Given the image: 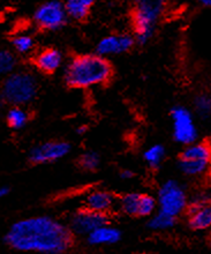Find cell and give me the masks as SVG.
<instances>
[{
  "mask_svg": "<svg viewBox=\"0 0 211 254\" xmlns=\"http://www.w3.org/2000/svg\"><path fill=\"white\" fill-rule=\"evenodd\" d=\"M6 121L12 129H22L29 122V115L22 107H13L7 112Z\"/></svg>",
  "mask_w": 211,
  "mask_h": 254,
  "instance_id": "19",
  "label": "cell"
},
{
  "mask_svg": "<svg viewBox=\"0 0 211 254\" xmlns=\"http://www.w3.org/2000/svg\"><path fill=\"white\" fill-rule=\"evenodd\" d=\"M178 218L170 216V215L161 213L157 210L154 215H151L148 221L147 227L151 231H167L173 229L177 225Z\"/></svg>",
  "mask_w": 211,
  "mask_h": 254,
  "instance_id": "17",
  "label": "cell"
},
{
  "mask_svg": "<svg viewBox=\"0 0 211 254\" xmlns=\"http://www.w3.org/2000/svg\"><path fill=\"white\" fill-rule=\"evenodd\" d=\"M12 45L17 54L27 55L33 51L35 47V41L29 34H19L13 37Z\"/></svg>",
  "mask_w": 211,
  "mask_h": 254,
  "instance_id": "22",
  "label": "cell"
},
{
  "mask_svg": "<svg viewBox=\"0 0 211 254\" xmlns=\"http://www.w3.org/2000/svg\"><path fill=\"white\" fill-rule=\"evenodd\" d=\"M115 204V197L112 193L104 190H95L87 194L84 200L86 209L96 211V213L107 214Z\"/></svg>",
  "mask_w": 211,
  "mask_h": 254,
  "instance_id": "13",
  "label": "cell"
},
{
  "mask_svg": "<svg viewBox=\"0 0 211 254\" xmlns=\"http://www.w3.org/2000/svg\"><path fill=\"white\" fill-rule=\"evenodd\" d=\"M172 132L175 142L188 146L198 141L199 130L191 110L182 105H175L171 109Z\"/></svg>",
  "mask_w": 211,
  "mask_h": 254,
  "instance_id": "7",
  "label": "cell"
},
{
  "mask_svg": "<svg viewBox=\"0 0 211 254\" xmlns=\"http://www.w3.org/2000/svg\"><path fill=\"white\" fill-rule=\"evenodd\" d=\"M211 160V149L208 142H196L185 146L179 156L178 167L188 177H199L208 171Z\"/></svg>",
  "mask_w": 211,
  "mask_h": 254,
  "instance_id": "6",
  "label": "cell"
},
{
  "mask_svg": "<svg viewBox=\"0 0 211 254\" xmlns=\"http://www.w3.org/2000/svg\"><path fill=\"white\" fill-rule=\"evenodd\" d=\"M135 44V40L132 35L120 34V35H108L102 38L96 47V55L101 57L107 56H117L125 54L131 50Z\"/></svg>",
  "mask_w": 211,
  "mask_h": 254,
  "instance_id": "11",
  "label": "cell"
},
{
  "mask_svg": "<svg viewBox=\"0 0 211 254\" xmlns=\"http://www.w3.org/2000/svg\"><path fill=\"white\" fill-rule=\"evenodd\" d=\"M107 223V214L96 213V211L83 208V209L75 211L70 216L67 227L74 236H83V237H87L90 232H93L97 228Z\"/></svg>",
  "mask_w": 211,
  "mask_h": 254,
  "instance_id": "9",
  "label": "cell"
},
{
  "mask_svg": "<svg viewBox=\"0 0 211 254\" xmlns=\"http://www.w3.org/2000/svg\"><path fill=\"white\" fill-rule=\"evenodd\" d=\"M120 178L122 181H129V179L134 178V172L129 169H124V170L120 171Z\"/></svg>",
  "mask_w": 211,
  "mask_h": 254,
  "instance_id": "26",
  "label": "cell"
},
{
  "mask_svg": "<svg viewBox=\"0 0 211 254\" xmlns=\"http://www.w3.org/2000/svg\"><path fill=\"white\" fill-rule=\"evenodd\" d=\"M95 0H66L64 3L66 14L74 20H84L89 14Z\"/></svg>",
  "mask_w": 211,
  "mask_h": 254,
  "instance_id": "16",
  "label": "cell"
},
{
  "mask_svg": "<svg viewBox=\"0 0 211 254\" xmlns=\"http://www.w3.org/2000/svg\"><path fill=\"white\" fill-rule=\"evenodd\" d=\"M196 115L202 119H208L211 116V97L208 94L198 95L194 100Z\"/></svg>",
  "mask_w": 211,
  "mask_h": 254,
  "instance_id": "25",
  "label": "cell"
},
{
  "mask_svg": "<svg viewBox=\"0 0 211 254\" xmlns=\"http://www.w3.org/2000/svg\"><path fill=\"white\" fill-rule=\"evenodd\" d=\"M62 54L54 48H47L38 52L34 58V64L41 72L51 74L58 70L62 65Z\"/></svg>",
  "mask_w": 211,
  "mask_h": 254,
  "instance_id": "14",
  "label": "cell"
},
{
  "mask_svg": "<svg viewBox=\"0 0 211 254\" xmlns=\"http://www.w3.org/2000/svg\"><path fill=\"white\" fill-rule=\"evenodd\" d=\"M16 57L8 50H0V76H8L15 70Z\"/></svg>",
  "mask_w": 211,
  "mask_h": 254,
  "instance_id": "24",
  "label": "cell"
},
{
  "mask_svg": "<svg viewBox=\"0 0 211 254\" xmlns=\"http://www.w3.org/2000/svg\"><path fill=\"white\" fill-rule=\"evenodd\" d=\"M122 232L114 225L105 224L87 236V243L91 246L114 245L121 241Z\"/></svg>",
  "mask_w": 211,
  "mask_h": 254,
  "instance_id": "12",
  "label": "cell"
},
{
  "mask_svg": "<svg viewBox=\"0 0 211 254\" xmlns=\"http://www.w3.org/2000/svg\"><path fill=\"white\" fill-rule=\"evenodd\" d=\"M79 165L84 171H96L101 165L100 154L94 150H88L79 157Z\"/></svg>",
  "mask_w": 211,
  "mask_h": 254,
  "instance_id": "23",
  "label": "cell"
},
{
  "mask_svg": "<svg viewBox=\"0 0 211 254\" xmlns=\"http://www.w3.org/2000/svg\"><path fill=\"white\" fill-rule=\"evenodd\" d=\"M200 3L205 7H210L211 6V0H199Z\"/></svg>",
  "mask_w": 211,
  "mask_h": 254,
  "instance_id": "29",
  "label": "cell"
},
{
  "mask_svg": "<svg viewBox=\"0 0 211 254\" xmlns=\"http://www.w3.org/2000/svg\"><path fill=\"white\" fill-rule=\"evenodd\" d=\"M38 83L36 77L28 72H13L6 76L1 87L5 102L14 107H23L36 97Z\"/></svg>",
  "mask_w": 211,
  "mask_h": 254,
  "instance_id": "4",
  "label": "cell"
},
{
  "mask_svg": "<svg viewBox=\"0 0 211 254\" xmlns=\"http://www.w3.org/2000/svg\"><path fill=\"white\" fill-rule=\"evenodd\" d=\"M8 192H9L8 188H5V186L0 188V200H1L2 197H5L7 194H8Z\"/></svg>",
  "mask_w": 211,
  "mask_h": 254,
  "instance_id": "28",
  "label": "cell"
},
{
  "mask_svg": "<svg viewBox=\"0 0 211 254\" xmlns=\"http://www.w3.org/2000/svg\"><path fill=\"white\" fill-rule=\"evenodd\" d=\"M112 73L113 69L106 58L96 54H87L70 59L65 67L64 77L67 86L87 89L108 82Z\"/></svg>",
  "mask_w": 211,
  "mask_h": 254,
  "instance_id": "2",
  "label": "cell"
},
{
  "mask_svg": "<svg viewBox=\"0 0 211 254\" xmlns=\"http://www.w3.org/2000/svg\"><path fill=\"white\" fill-rule=\"evenodd\" d=\"M188 227L194 231L208 230L211 225V208L206 206L188 211Z\"/></svg>",
  "mask_w": 211,
  "mask_h": 254,
  "instance_id": "15",
  "label": "cell"
},
{
  "mask_svg": "<svg viewBox=\"0 0 211 254\" xmlns=\"http://www.w3.org/2000/svg\"><path fill=\"white\" fill-rule=\"evenodd\" d=\"M133 3L132 21L134 40L140 45H146L153 38L157 21L166 7L167 0H131Z\"/></svg>",
  "mask_w": 211,
  "mask_h": 254,
  "instance_id": "3",
  "label": "cell"
},
{
  "mask_svg": "<svg viewBox=\"0 0 211 254\" xmlns=\"http://www.w3.org/2000/svg\"><path fill=\"white\" fill-rule=\"evenodd\" d=\"M3 242L17 252L64 254L74 244V235L57 218L40 215L16 221L7 230Z\"/></svg>",
  "mask_w": 211,
  "mask_h": 254,
  "instance_id": "1",
  "label": "cell"
},
{
  "mask_svg": "<svg viewBox=\"0 0 211 254\" xmlns=\"http://www.w3.org/2000/svg\"><path fill=\"white\" fill-rule=\"evenodd\" d=\"M157 211V201L156 197L150 194L140 193L138 216L140 217H150Z\"/></svg>",
  "mask_w": 211,
  "mask_h": 254,
  "instance_id": "21",
  "label": "cell"
},
{
  "mask_svg": "<svg viewBox=\"0 0 211 254\" xmlns=\"http://www.w3.org/2000/svg\"><path fill=\"white\" fill-rule=\"evenodd\" d=\"M157 208L161 213L179 217L186 213L188 195L185 186L175 179H167L159 186L157 193Z\"/></svg>",
  "mask_w": 211,
  "mask_h": 254,
  "instance_id": "5",
  "label": "cell"
},
{
  "mask_svg": "<svg viewBox=\"0 0 211 254\" xmlns=\"http://www.w3.org/2000/svg\"><path fill=\"white\" fill-rule=\"evenodd\" d=\"M87 130H88V127L86 125H81V126L77 127L75 132L79 134V135H83V134L87 133Z\"/></svg>",
  "mask_w": 211,
  "mask_h": 254,
  "instance_id": "27",
  "label": "cell"
},
{
  "mask_svg": "<svg viewBox=\"0 0 211 254\" xmlns=\"http://www.w3.org/2000/svg\"><path fill=\"white\" fill-rule=\"evenodd\" d=\"M140 193L131 192L125 194L119 200V207L120 210L125 215L128 216H138V207H139Z\"/></svg>",
  "mask_w": 211,
  "mask_h": 254,
  "instance_id": "20",
  "label": "cell"
},
{
  "mask_svg": "<svg viewBox=\"0 0 211 254\" xmlns=\"http://www.w3.org/2000/svg\"><path fill=\"white\" fill-rule=\"evenodd\" d=\"M72 146L66 141H48L31 148L29 151V161L33 164L53 163L67 156Z\"/></svg>",
  "mask_w": 211,
  "mask_h": 254,
  "instance_id": "10",
  "label": "cell"
},
{
  "mask_svg": "<svg viewBox=\"0 0 211 254\" xmlns=\"http://www.w3.org/2000/svg\"><path fill=\"white\" fill-rule=\"evenodd\" d=\"M64 3L59 0H50L42 3L34 13V21L44 30L55 31L61 29L67 22Z\"/></svg>",
  "mask_w": 211,
  "mask_h": 254,
  "instance_id": "8",
  "label": "cell"
},
{
  "mask_svg": "<svg viewBox=\"0 0 211 254\" xmlns=\"http://www.w3.org/2000/svg\"><path fill=\"white\" fill-rule=\"evenodd\" d=\"M3 103H5V98H3L2 94H1V91H0V108L2 107Z\"/></svg>",
  "mask_w": 211,
  "mask_h": 254,
  "instance_id": "30",
  "label": "cell"
},
{
  "mask_svg": "<svg viewBox=\"0 0 211 254\" xmlns=\"http://www.w3.org/2000/svg\"><path fill=\"white\" fill-rule=\"evenodd\" d=\"M165 156H166V150H165L163 144L159 143L153 144V146L147 148L143 153L144 162H146L148 167L154 169V170L160 168V165L163 164L165 160Z\"/></svg>",
  "mask_w": 211,
  "mask_h": 254,
  "instance_id": "18",
  "label": "cell"
}]
</instances>
